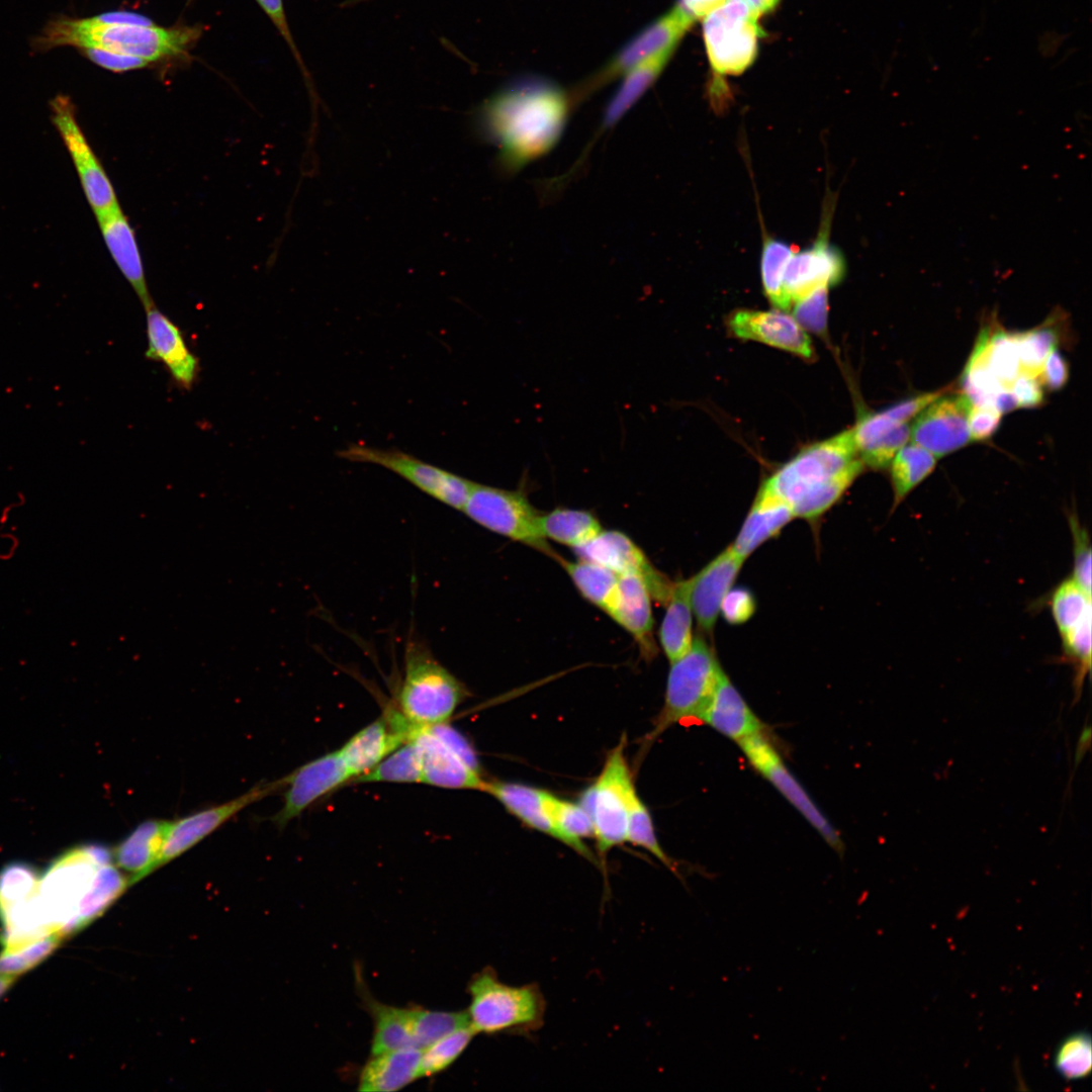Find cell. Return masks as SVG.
I'll return each instance as SVG.
<instances>
[{
  "label": "cell",
  "instance_id": "obj_1",
  "mask_svg": "<svg viewBox=\"0 0 1092 1092\" xmlns=\"http://www.w3.org/2000/svg\"><path fill=\"white\" fill-rule=\"evenodd\" d=\"M567 109V100L558 89L545 84L523 85L486 103L480 130L498 147L502 166L516 171L556 145Z\"/></svg>",
  "mask_w": 1092,
  "mask_h": 1092
},
{
  "label": "cell",
  "instance_id": "obj_2",
  "mask_svg": "<svg viewBox=\"0 0 1092 1092\" xmlns=\"http://www.w3.org/2000/svg\"><path fill=\"white\" fill-rule=\"evenodd\" d=\"M863 467L848 429L806 447L762 484L789 506L795 518L813 520L840 498Z\"/></svg>",
  "mask_w": 1092,
  "mask_h": 1092
},
{
  "label": "cell",
  "instance_id": "obj_3",
  "mask_svg": "<svg viewBox=\"0 0 1092 1092\" xmlns=\"http://www.w3.org/2000/svg\"><path fill=\"white\" fill-rule=\"evenodd\" d=\"M199 33L189 26L113 23L101 14L86 18L57 16L33 39L32 47L42 52L70 46L80 52L98 50L156 63L186 55Z\"/></svg>",
  "mask_w": 1092,
  "mask_h": 1092
},
{
  "label": "cell",
  "instance_id": "obj_4",
  "mask_svg": "<svg viewBox=\"0 0 1092 1092\" xmlns=\"http://www.w3.org/2000/svg\"><path fill=\"white\" fill-rule=\"evenodd\" d=\"M468 692L420 640H408L398 712L414 727L448 722Z\"/></svg>",
  "mask_w": 1092,
  "mask_h": 1092
},
{
  "label": "cell",
  "instance_id": "obj_5",
  "mask_svg": "<svg viewBox=\"0 0 1092 1092\" xmlns=\"http://www.w3.org/2000/svg\"><path fill=\"white\" fill-rule=\"evenodd\" d=\"M468 993L467 1014L475 1033H521L542 1025L545 1001L534 985H508L493 970L484 969L471 978Z\"/></svg>",
  "mask_w": 1092,
  "mask_h": 1092
},
{
  "label": "cell",
  "instance_id": "obj_6",
  "mask_svg": "<svg viewBox=\"0 0 1092 1092\" xmlns=\"http://www.w3.org/2000/svg\"><path fill=\"white\" fill-rule=\"evenodd\" d=\"M111 861L112 851L107 846L81 844L59 855L40 876L39 900L49 920L64 937L71 934L78 906L99 869Z\"/></svg>",
  "mask_w": 1092,
  "mask_h": 1092
},
{
  "label": "cell",
  "instance_id": "obj_7",
  "mask_svg": "<svg viewBox=\"0 0 1092 1092\" xmlns=\"http://www.w3.org/2000/svg\"><path fill=\"white\" fill-rule=\"evenodd\" d=\"M722 670L708 643L702 637L694 638L691 649L671 662L664 704L646 741H653L675 723L699 720Z\"/></svg>",
  "mask_w": 1092,
  "mask_h": 1092
},
{
  "label": "cell",
  "instance_id": "obj_8",
  "mask_svg": "<svg viewBox=\"0 0 1092 1092\" xmlns=\"http://www.w3.org/2000/svg\"><path fill=\"white\" fill-rule=\"evenodd\" d=\"M625 747L623 736L609 752L597 781L582 792L579 800L593 821L594 837L602 857L627 841L629 798L635 787Z\"/></svg>",
  "mask_w": 1092,
  "mask_h": 1092
},
{
  "label": "cell",
  "instance_id": "obj_9",
  "mask_svg": "<svg viewBox=\"0 0 1092 1092\" xmlns=\"http://www.w3.org/2000/svg\"><path fill=\"white\" fill-rule=\"evenodd\" d=\"M479 526L513 541L531 546L553 558L547 540L539 529V513L520 489H505L473 483L461 510Z\"/></svg>",
  "mask_w": 1092,
  "mask_h": 1092
},
{
  "label": "cell",
  "instance_id": "obj_10",
  "mask_svg": "<svg viewBox=\"0 0 1092 1092\" xmlns=\"http://www.w3.org/2000/svg\"><path fill=\"white\" fill-rule=\"evenodd\" d=\"M760 14L740 1H726L704 17L703 34L713 70L722 75L745 71L757 54L763 34Z\"/></svg>",
  "mask_w": 1092,
  "mask_h": 1092
},
{
  "label": "cell",
  "instance_id": "obj_11",
  "mask_svg": "<svg viewBox=\"0 0 1092 1092\" xmlns=\"http://www.w3.org/2000/svg\"><path fill=\"white\" fill-rule=\"evenodd\" d=\"M339 456L386 468L424 493L458 511L463 509L474 483L398 450L355 444L341 450Z\"/></svg>",
  "mask_w": 1092,
  "mask_h": 1092
},
{
  "label": "cell",
  "instance_id": "obj_12",
  "mask_svg": "<svg viewBox=\"0 0 1092 1092\" xmlns=\"http://www.w3.org/2000/svg\"><path fill=\"white\" fill-rule=\"evenodd\" d=\"M738 744L752 767L803 815L830 847L842 855L844 844L839 833L790 772L767 738L758 733L740 740Z\"/></svg>",
  "mask_w": 1092,
  "mask_h": 1092
},
{
  "label": "cell",
  "instance_id": "obj_13",
  "mask_svg": "<svg viewBox=\"0 0 1092 1092\" xmlns=\"http://www.w3.org/2000/svg\"><path fill=\"white\" fill-rule=\"evenodd\" d=\"M52 120L70 154L85 196L99 213L118 203L112 184L77 122L69 97L58 95L51 101Z\"/></svg>",
  "mask_w": 1092,
  "mask_h": 1092
},
{
  "label": "cell",
  "instance_id": "obj_14",
  "mask_svg": "<svg viewBox=\"0 0 1092 1092\" xmlns=\"http://www.w3.org/2000/svg\"><path fill=\"white\" fill-rule=\"evenodd\" d=\"M580 559L601 564L618 575H637L645 582L650 595L665 605L673 582L659 572L644 552L624 533L603 530L586 544L575 548Z\"/></svg>",
  "mask_w": 1092,
  "mask_h": 1092
},
{
  "label": "cell",
  "instance_id": "obj_15",
  "mask_svg": "<svg viewBox=\"0 0 1092 1092\" xmlns=\"http://www.w3.org/2000/svg\"><path fill=\"white\" fill-rule=\"evenodd\" d=\"M411 737L419 751L423 784L482 791L485 780L481 772L470 765L438 725L417 727Z\"/></svg>",
  "mask_w": 1092,
  "mask_h": 1092
},
{
  "label": "cell",
  "instance_id": "obj_16",
  "mask_svg": "<svg viewBox=\"0 0 1092 1092\" xmlns=\"http://www.w3.org/2000/svg\"><path fill=\"white\" fill-rule=\"evenodd\" d=\"M971 402L962 394L940 395L927 405L910 426L912 443L936 458L948 455L971 442L968 414Z\"/></svg>",
  "mask_w": 1092,
  "mask_h": 1092
},
{
  "label": "cell",
  "instance_id": "obj_17",
  "mask_svg": "<svg viewBox=\"0 0 1092 1092\" xmlns=\"http://www.w3.org/2000/svg\"><path fill=\"white\" fill-rule=\"evenodd\" d=\"M827 219L816 241L802 251H795L784 272V292L792 304L819 287H831L842 281L846 261L842 252L828 241Z\"/></svg>",
  "mask_w": 1092,
  "mask_h": 1092
},
{
  "label": "cell",
  "instance_id": "obj_18",
  "mask_svg": "<svg viewBox=\"0 0 1092 1092\" xmlns=\"http://www.w3.org/2000/svg\"><path fill=\"white\" fill-rule=\"evenodd\" d=\"M351 780L338 750L304 763L282 778L287 788L283 806L273 817L274 823L284 827L312 803Z\"/></svg>",
  "mask_w": 1092,
  "mask_h": 1092
},
{
  "label": "cell",
  "instance_id": "obj_19",
  "mask_svg": "<svg viewBox=\"0 0 1092 1092\" xmlns=\"http://www.w3.org/2000/svg\"><path fill=\"white\" fill-rule=\"evenodd\" d=\"M283 786L282 779L260 783L233 800L172 821L156 870L181 855L249 805Z\"/></svg>",
  "mask_w": 1092,
  "mask_h": 1092
},
{
  "label": "cell",
  "instance_id": "obj_20",
  "mask_svg": "<svg viewBox=\"0 0 1092 1092\" xmlns=\"http://www.w3.org/2000/svg\"><path fill=\"white\" fill-rule=\"evenodd\" d=\"M416 727L396 711L368 724L339 750L352 780L368 772L389 753L410 739Z\"/></svg>",
  "mask_w": 1092,
  "mask_h": 1092
},
{
  "label": "cell",
  "instance_id": "obj_21",
  "mask_svg": "<svg viewBox=\"0 0 1092 1092\" xmlns=\"http://www.w3.org/2000/svg\"><path fill=\"white\" fill-rule=\"evenodd\" d=\"M727 326L738 339L757 341L807 360L814 357L807 331L784 310L737 309L728 316Z\"/></svg>",
  "mask_w": 1092,
  "mask_h": 1092
},
{
  "label": "cell",
  "instance_id": "obj_22",
  "mask_svg": "<svg viewBox=\"0 0 1092 1092\" xmlns=\"http://www.w3.org/2000/svg\"><path fill=\"white\" fill-rule=\"evenodd\" d=\"M695 19L679 5L645 28L631 40L593 81L592 89L625 75L644 59L664 51H674Z\"/></svg>",
  "mask_w": 1092,
  "mask_h": 1092
},
{
  "label": "cell",
  "instance_id": "obj_23",
  "mask_svg": "<svg viewBox=\"0 0 1092 1092\" xmlns=\"http://www.w3.org/2000/svg\"><path fill=\"white\" fill-rule=\"evenodd\" d=\"M744 559L730 545L690 578V602L702 632L711 635L722 601L732 587Z\"/></svg>",
  "mask_w": 1092,
  "mask_h": 1092
},
{
  "label": "cell",
  "instance_id": "obj_24",
  "mask_svg": "<svg viewBox=\"0 0 1092 1092\" xmlns=\"http://www.w3.org/2000/svg\"><path fill=\"white\" fill-rule=\"evenodd\" d=\"M146 311V357L161 362L180 387L191 388L197 379L199 364L197 357L189 350L182 331L154 303Z\"/></svg>",
  "mask_w": 1092,
  "mask_h": 1092
},
{
  "label": "cell",
  "instance_id": "obj_25",
  "mask_svg": "<svg viewBox=\"0 0 1092 1092\" xmlns=\"http://www.w3.org/2000/svg\"><path fill=\"white\" fill-rule=\"evenodd\" d=\"M651 598L642 578L633 574L619 575L615 594L604 611L634 638L647 659L656 652Z\"/></svg>",
  "mask_w": 1092,
  "mask_h": 1092
},
{
  "label": "cell",
  "instance_id": "obj_26",
  "mask_svg": "<svg viewBox=\"0 0 1092 1092\" xmlns=\"http://www.w3.org/2000/svg\"><path fill=\"white\" fill-rule=\"evenodd\" d=\"M95 215L113 260L145 308L149 307L153 301L147 286L134 233L126 216L118 203Z\"/></svg>",
  "mask_w": 1092,
  "mask_h": 1092
},
{
  "label": "cell",
  "instance_id": "obj_27",
  "mask_svg": "<svg viewBox=\"0 0 1092 1092\" xmlns=\"http://www.w3.org/2000/svg\"><path fill=\"white\" fill-rule=\"evenodd\" d=\"M851 429L859 458L872 469L888 468L910 439V425L895 421L886 410L863 413Z\"/></svg>",
  "mask_w": 1092,
  "mask_h": 1092
},
{
  "label": "cell",
  "instance_id": "obj_28",
  "mask_svg": "<svg viewBox=\"0 0 1092 1092\" xmlns=\"http://www.w3.org/2000/svg\"><path fill=\"white\" fill-rule=\"evenodd\" d=\"M699 720L736 742L763 731L761 721L723 670Z\"/></svg>",
  "mask_w": 1092,
  "mask_h": 1092
},
{
  "label": "cell",
  "instance_id": "obj_29",
  "mask_svg": "<svg viewBox=\"0 0 1092 1092\" xmlns=\"http://www.w3.org/2000/svg\"><path fill=\"white\" fill-rule=\"evenodd\" d=\"M172 821L148 819L139 824L112 851L114 863L130 874V885L156 870Z\"/></svg>",
  "mask_w": 1092,
  "mask_h": 1092
},
{
  "label": "cell",
  "instance_id": "obj_30",
  "mask_svg": "<svg viewBox=\"0 0 1092 1092\" xmlns=\"http://www.w3.org/2000/svg\"><path fill=\"white\" fill-rule=\"evenodd\" d=\"M793 518L795 517L789 506L762 484L730 547L735 554L745 560L761 544L776 536Z\"/></svg>",
  "mask_w": 1092,
  "mask_h": 1092
},
{
  "label": "cell",
  "instance_id": "obj_31",
  "mask_svg": "<svg viewBox=\"0 0 1092 1092\" xmlns=\"http://www.w3.org/2000/svg\"><path fill=\"white\" fill-rule=\"evenodd\" d=\"M422 1051L415 1046L371 1055L363 1066L358 1090L363 1092H394L413 1083L420 1076Z\"/></svg>",
  "mask_w": 1092,
  "mask_h": 1092
},
{
  "label": "cell",
  "instance_id": "obj_32",
  "mask_svg": "<svg viewBox=\"0 0 1092 1092\" xmlns=\"http://www.w3.org/2000/svg\"><path fill=\"white\" fill-rule=\"evenodd\" d=\"M482 791L495 798L512 815L528 827L558 839L547 811L546 791L502 781H485Z\"/></svg>",
  "mask_w": 1092,
  "mask_h": 1092
},
{
  "label": "cell",
  "instance_id": "obj_33",
  "mask_svg": "<svg viewBox=\"0 0 1092 1092\" xmlns=\"http://www.w3.org/2000/svg\"><path fill=\"white\" fill-rule=\"evenodd\" d=\"M665 607L658 635L664 654L671 663L684 656L694 641L690 578L673 582Z\"/></svg>",
  "mask_w": 1092,
  "mask_h": 1092
},
{
  "label": "cell",
  "instance_id": "obj_34",
  "mask_svg": "<svg viewBox=\"0 0 1092 1092\" xmlns=\"http://www.w3.org/2000/svg\"><path fill=\"white\" fill-rule=\"evenodd\" d=\"M362 1002L373 1022L371 1055L414 1046L406 1008L374 999L361 987Z\"/></svg>",
  "mask_w": 1092,
  "mask_h": 1092
},
{
  "label": "cell",
  "instance_id": "obj_35",
  "mask_svg": "<svg viewBox=\"0 0 1092 1092\" xmlns=\"http://www.w3.org/2000/svg\"><path fill=\"white\" fill-rule=\"evenodd\" d=\"M672 53L673 51H664L650 56L625 74L622 85L605 112L601 130L614 125L638 100L662 72Z\"/></svg>",
  "mask_w": 1092,
  "mask_h": 1092
},
{
  "label": "cell",
  "instance_id": "obj_36",
  "mask_svg": "<svg viewBox=\"0 0 1092 1092\" xmlns=\"http://www.w3.org/2000/svg\"><path fill=\"white\" fill-rule=\"evenodd\" d=\"M539 529L547 540L578 548L603 531L597 517L585 510L556 508L549 513L540 514Z\"/></svg>",
  "mask_w": 1092,
  "mask_h": 1092
},
{
  "label": "cell",
  "instance_id": "obj_37",
  "mask_svg": "<svg viewBox=\"0 0 1092 1092\" xmlns=\"http://www.w3.org/2000/svg\"><path fill=\"white\" fill-rule=\"evenodd\" d=\"M545 802L558 840L595 862V856L582 842L583 838L594 837L593 821L587 812L579 803L560 799L547 791Z\"/></svg>",
  "mask_w": 1092,
  "mask_h": 1092
},
{
  "label": "cell",
  "instance_id": "obj_38",
  "mask_svg": "<svg viewBox=\"0 0 1092 1092\" xmlns=\"http://www.w3.org/2000/svg\"><path fill=\"white\" fill-rule=\"evenodd\" d=\"M129 885V877L123 875L114 861L103 864L78 906L71 933L82 929L100 916Z\"/></svg>",
  "mask_w": 1092,
  "mask_h": 1092
},
{
  "label": "cell",
  "instance_id": "obj_39",
  "mask_svg": "<svg viewBox=\"0 0 1092 1092\" xmlns=\"http://www.w3.org/2000/svg\"><path fill=\"white\" fill-rule=\"evenodd\" d=\"M989 373L1004 387L1009 388L1020 373V363L1014 336L1005 331L983 332L972 353Z\"/></svg>",
  "mask_w": 1092,
  "mask_h": 1092
},
{
  "label": "cell",
  "instance_id": "obj_40",
  "mask_svg": "<svg viewBox=\"0 0 1092 1092\" xmlns=\"http://www.w3.org/2000/svg\"><path fill=\"white\" fill-rule=\"evenodd\" d=\"M936 459L931 452L914 443H906L899 449L889 466L894 493L893 509L931 474Z\"/></svg>",
  "mask_w": 1092,
  "mask_h": 1092
},
{
  "label": "cell",
  "instance_id": "obj_41",
  "mask_svg": "<svg viewBox=\"0 0 1092 1092\" xmlns=\"http://www.w3.org/2000/svg\"><path fill=\"white\" fill-rule=\"evenodd\" d=\"M555 559L567 572L580 595L586 601L605 611L615 594L619 575L593 561L580 558L576 561H569L559 555H556Z\"/></svg>",
  "mask_w": 1092,
  "mask_h": 1092
},
{
  "label": "cell",
  "instance_id": "obj_42",
  "mask_svg": "<svg viewBox=\"0 0 1092 1092\" xmlns=\"http://www.w3.org/2000/svg\"><path fill=\"white\" fill-rule=\"evenodd\" d=\"M413 1044L425 1050L441 1037L470 1025L467 1011H441L420 1006L406 1008Z\"/></svg>",
  "mask_w": 1092,
  "mask_h": 1092
},
{
  "label": "cell",
  "instance_id": "obj_43",
  "mask_svg": "<svg viewBox=\"0 0 1092 1092\" xmlns=\"http://www.w3.org/2000/svg\"><path fill=\"white\" fill-rule=\"evenodd\" d=\"M351 783H422L420 755L412 737L389 753L371 770L356 778Z\"/></svg>",
  "mask_w": 1092,
  "mask_h": 1092
},
{
  "label": "cell",
  "instance_id": "obj_44",
  "mask_svg": "<svg viewBox=\"0 0 1092 1092\" xmlns=\"http://www.w3.org/2000/svg\"><path fill=\"white\" fill-rule=\"evenodd\" d=\"M794 252V246L778 239L766 237L763 241L760 261L762 286L770 303L784 311L791 307L784 292V272Z\"/></svg>",
  "mask_w": 1092,
  "mask_h": 1092
},
{
  "label": "cell",
  "instance_id": "obj_45",
  "mask_svg": "<svg viewBox=\"0 0 1092 1092\" xmlns=\"http://www.w3.org/2000/svg\"><path fill=\"white\" fill-rule=\"evenodd\" d=\"M1053 1066L1066 1081L1087 1078L1092 1070V1040L1087 1030H1078L1066 1036L1055 1050Z\"/></svg>",
  "mask_w": 1092,
  "mask_h": 1092
},
{
  "label": "cell",
  "instance_id": "obj_46",
  "mask_svg": "<svg viewBox=\"0 0 1092 1092\" xmlns=\"http://www.w3.org/2000/svg\"><path fill=\"white\" fill-rule=\"evenodd\" d=\"M1051 607L1060 635L1092 616L1091 595L1072 577L1061 582L1055 589Z\"/></svg>",
  "mask_w": 1092,
  "mask_h": 1092
},
{
  "label": "cell",
  "instance_id": "obj_47",
  "mask_svg": "<svg viewBox=\"0 0 1092 1092\" xmlns=\"http://www.w3.org/2000/svg\"><path fill=\"white\" fill-rule=\"evenodd\" d=\"M40 874L31 864L13 861L0 871V916L38 891Z\"/></svg>",
  "mask_w": 1092,
  "mask_h": 1092
},
{
  "label": "cell",
  "instance_id": "obj_48",
  "mask_svg": "<svg viewBox=\"0 0 1092 1092\" xmlns=\"http://www.w3.org/2000/svg\"><path fill=\"white\" fill-rule=\"evenodd\" d=\"M475 1034L470 1025L464 1026L423 1050L420 1076L431 1077L448 1069L467 1049Z\"/></svg>",
  "mask_w": 1092,
  "mask_h": 1092
},
{
  "label": "cell",
  "instance_id": "obj_49",
  "mask_svg": "<svg viewBox=\"0 0 1092 1092\" xmlns=\"http://www.w3.org/2000/svg\"><path fill=\"white\" fill-rule=\"evenodd\" d=\"M627 840L634 845L640 846L677 875L676 866L665 854L658 843L651 815L634 789L629 798L628 805V831Z\"/></svg>",
  "mask_w": 1092,
  "mask_h": 1092
},
{
  "label": "cell",
  "instance_id": "obj_50",
  "mask_svg": "<svg viewBox=\"0 0 1092 1092\" xmlns=\"http://www.w3.org/2000/svg\"><path fill=\"white\" fill-rule=\"evenodd\" d=\"M1013 336L1021 371L1038 376L1048 354L1059 343L1057 330L1048 324Z\"/></svg>",
  "mask_w": 1092,
  "mask_h": 1092
},
{
  "label": "cell",
  "instance_id": "obj_51",
  "mask_svg": "<svg viewBox=\"0 0 1092 1092\" xmlns=\"http://www.w3.org/2000/svg\"><path fill=\"white\" fill-rule=\"evenodd\" d=\"M64 936L53 932L14 950L0 953V974L15 976L44 960L59 945Z\"/></svg>",
  "mask_w": 1092,
  "mask_h": 1092
},
{
  "label": "cell",
  "instance_id": "obj_52",
  "mask_svg": "<svg viewBox=\"0 0 1092 1092\" xmlns=\"http://www.w3.org/2000/svg\"><path fill=\"white\" fill-rule=\"evenodd\" d=\"M793 316L800 326L814 334H824L827 326L828 288L819 287L793 304Z\"/></svg>",
  "mask_w": 1092,
  "mask_h": 1092
},
{
  "label": "cell",
  "instance_id": "obj_53",
  "mask_svg": "<svg viewBox=\"0 0 1092 1092\" xmlns=\"http://www.w3.org/2000/svg\"><path fill=\"white\" fill-rule=\"evenodd\" d=\"M1069 525L1074 544L1073 579L1091 595V545L1088 532L1081 525L1077 515L1069 516Z\"/></svg>",
  "mask_w": 1092,
  "mask_h": 1092
},
{
  "label": "cell",
  "instance_id": "obj_54",
  "mask_svg": "<svg viewBox=\"0 0 1092 1092\" xmlns=\"http://www.w3.org/2000/svg\"><path fill=\"white\" fill-rule=\"evenodd\" d=\"M755 599L753 594L745 587L730 588L724 597L720 612L723 618L731 625H740L747 622L755 612Z\"/></svg>",
  "mask_w": 1092,
  "mask_h": 1092
},
{
  "label": "cell",
  "instance_id": "obj_55",
  "mask_svg": "<svg viewBox=\"0 0 1092 1092\" xmlns=\"http://www.w3.org/2000/svg\"><path fill=\"white\" fill-rule=\"evenodd\" d=\"M1001 417L1002 414L993 404H971L968 414L971 441H984L991 438L1000 426Z\"/></svg>",
  "mask_w": 1092,
  "mask_h": 1092
},
{
  "label": "cell",
  "instance_id": "obj_56",
  "mask_svg": "<svg viewBox=\"0 0 1092 1092\" xmlns=\"http://www.w3.org/2000/svg\"><path fill=\"white\" fill-rule=\"evenodd\" d=\"M1009 389L1017 407H1035L1043 402V388L1038 376L1020 371Z\"/></svg>",
  "mask_w": 1092,
  "mask_h": 1092
},
{
  "label": "cell",
  "instance_id": "obj_57",
  "mask_svg": "<svg viewBox=\"0 0 1092 1092\" xmlns=\"http://www.w3.org/2000/svg\"><path fill=\"white\" fill-rule=\"evenodd\" d=\"M1069 373L1067 360L1058 348L1054 347L1041 366L1038 379L1042 386L1044 385L1049 390L1056 391L1067 384Z\"/></svg>",
  "mask_w": 1092,
  "mask_h": 1092
},
{
  "label": "cell",
  "instance_id": "obj_58",
  "mask_svg": "<svg viewBox=\"0 0 1092 1092\" xmlns=\"http://www.w3.org/2000/svg\"><path fill=\"white\" fill-rule=\"evenodd\" d=\"M94 64L114 73H123L145 68L151 63L141 58L119 55L98 50H86L81 52Z\"/></svg>",
  "mask_w": 1092,
  "mask_h": 1092
},
{
  "label": "cell",
  "instance_id": "obj_59",
  "mask_svg": "<svg viewBox=\"0 0 1092 1092\" xmlns=\"http://www.w3.org/2000/svg\"><path fill=\"white\" fill-rule=\"evenodd\" d=\"M257 2L259 3L261 8L265 11V13L268 15V17L273 21V23L277 27L278 31L282 34L285 41L288 43L289 48L291 49V51H292V53L294 55V58L296 59L297 63L299 64L300 69L302 70V73H303L304 77L307 80H309V74H308V72H307V70H306V68L304 66V63L302 61V58H301V56H300V54H299V52H298V50H297V48H296V46L294 43V40H293L292 35H291V31L289 29V26H288V23H287V20H286V15H285V12H284V7H283V0H257Z\"/></svg>",
  "mask_w": 1092,
  "mask_h": 1092
},
{
  "label": "cell",
  "instance_id": "obj_60",
  "mask_svg": "<svg viewBox=\"0 0 1092 1092\" xmlns=\"http://www.w3.org/2000/svg\"><path fill=\"white\" fill-rule=\"evenodd\" d=\"M942 391L925 392L903 399L887 408L886 412L897 422L908 424L927 405L942 395Z\"/></svg>",
  "mask_w": 1092,
  "mask_h": 1092
},
{
  "label": "cell",
  "instance_id": "obj_61",
  "mask_svg": "<svg viewBox=\"0 0 1092 1092\" xmlns=\"http://www.w3.org/2000/svg\"><path fill=\"white\" fill-rule=\"evenodd\" d=\"M728 0H680L679 6L695 20L704 18Z\"/></svg>",
  "mask_w": 1092,
  "mask_h": 1092
},
{
  "label": "cell",
  "instance_id": "obj_62",
  "mask_svg": "<svg viewBox=\"0 0 1092 1092\" xmlns=\"http://www.w3.org/2000/svg\"><path fill=\"white\" fill-rule=\"evenodd\" d=\"M740 1L755 9L760 15L772 10L780 0H728Z\"/></svg>",
  "mask_w": 1092,
  "mask_h": 1092
},
{
  "label": "cell",
  "instance_id": "obj_63",
  "mask_svg": "<svg viewBox=\"0 0 1092 1092\" xmlns=\"http://www.w3.org/2000/svg\"><path fill=\"white\" fill-rule=\"evenodd\" d=\"M1090 732H1091L1090 727L1083 730V733H1082V735L1080 737L1079 744H1078V747H1077V750H1076V757H1075V762L1076 763H1078L1082 759V757L1085 754L1087 748L1089 747V744H1090Z\"/></svg>",
  "mask_w": 1092,
  "mask_h": 1092
},
{
  "label": "cell",
  "instance_id": "obj_64",
  "mask_svg": "<svg viewBox=\"0 0 1092 1092\" xmlns=\"http://www.w3.org/2000/svg\"><path fill=\"white\" fill-rule=\"evenodd\" d=\"M14 980L15 976L0 974V997L9 989Z\"/></svg>",
  "mask_w": 1092,
  "mask_h": 1092
}]
</instances>
